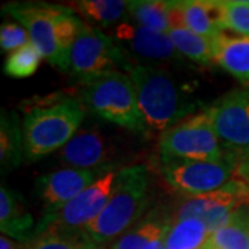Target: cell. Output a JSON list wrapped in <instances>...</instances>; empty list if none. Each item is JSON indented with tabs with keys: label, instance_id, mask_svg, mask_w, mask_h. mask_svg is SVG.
I'll return each instance as SVG.
<instances>
[{
	"label": "cell",
	"instance_id": "obj_34",
	"mask_svg": "<svg viewBox=\"0 0 249 249\" xmlns=\"http://www.w3.org/2000/svg\"><path fill=\"white\" fill-rule=\"evenodd\" d=\"M247 88H249V85H248V86H247Z\"/></svg>",
	"mask_w": 249,
	"mask_h": 249
},
{
	"label": "cell",
	"instance_id": "obj_11",
	"mask_svg": "<svg viewBox=\"0 0 249 249\" xmlns=\"http://www.w3.org/2000/svg\"><path fill=\"white\" fill-rule=\"evenodd\" d=\"M62 6L45 3H14L4 6V11L16 18L31 36L36 46L49 62L61 70V58L55 42V21Z\"/></svg>",
	"mask_w": 249,
	"mask_h": 249
},
{
	"label": "cell",
	"instance_id": "obj_12",
	"mask_svg": "<svg viewBox=\"0 0 249 249\" xmlns=\"http://www.w3.org/2000/svg\"><path fill=\"white\" fill-rule=\"evenodd\" d=\"M114 40L124 53L132 54L144 61H181V54L173 45L169 34L165 32H157L136 24L122 22L115 28Z\"/></svg>",
	"mask_w": 249,
	"mask_h": 249
},
{
	"label": "cell",
	"instance_id": "obj_28",
	"mask_svg": "<svg viewBox=\"0 0 249 249\" xmlns=\"http://www.w3.org/2000/svg\"><path fill=\"white\" fill-rule=\"evenodd\" d=\"M31 43L28 31L17 22H4L0 27V49L4 53H13Z\"/></svg>",
	"mask_w": 249,
	"mask_h": 249
},
{
	"label": "cell",
	"instance_id": "obj_8",
	"mask_svg": "<svg viewBox=\"0 0 249 249\" xmlns=\"http://www.w3.org/2000/svg\"><path fill=\"white\" fill-rule=\"evenodd\" d=\"M237 162L224 158L216 162L160 158V172L166 184L184 196H201L226 186L237 172Z\"/></svg>",
	"mask_w": 249,
	"mask_h": 249
},
{
	"label": "cell",
	"instance_id": "obj_31",
	"mask_svg": "<svg viewBox=\"0 0 249 249\" xmlns=\"http://www.w3.org/2000/svg\"><path fill=\"white\" fill-rule=\"evenodd\" d=\"M247 219H248V237H249V204L247 205Z\"/></svg>",
	"mask_w": 249,
	"mask_h": 249
},
{
	"label": "cell",
	"instance_id": "obj_7",
	"mask_svg": "<svg viewBox=\"0 0 249 249\" xmlns=\"http://www.w3.org/2000/svg\"><path fill=\"white\" fill-rule=\"evenodd\" d=\"M130 64L114 39L83 22L71 49L68 72L83 83L119 70L127 71Z\"/></svg>",
	"mask_w": 249,
	"mask_h": 249
},
{
	"label": "cell",
	"instance_id": "obj_30",
	"mask_svg": "<svg viewBox=\"0 0 249 249\" xmlns=\"http://www.w3.org/2000/svg\"><path fill=\"white\" fill-rule=\"evenodd\" d=\"M235 175H237V176H240V178H248L249 176V160H242L241 163H238Z\"/></svg>",
	"mask_w": 249,
	"mask_h": 249
},
{
	"label": "cell",
	"instance_id": "obj_29",
	"mask_svg": "<svg viewBox=\"0 0 249 249\" xmlns=\"http://www.w3.org/2000/svg\"><path fill=\"white\" fill-rule=\"evenodd\" d=\"M0 249H24V244L16 240H11L6 235H1L0 238Z\"/></svg>",
	"mask_w": 249,
	"mask_h": 249
},
{
	"label": "cell",
	"instance_id": "obj_19",
	"mask_svg": "<svg viewBox=\"0 0 249 249\" xmlns=\"http://www.w3.org/2000/svg\"><path fill=\"white\" fill-rule=\"evenodd\" d=\"M169 223V217L163 219L160 216H152L140 220L112 244L100 249H144L152 242L165 238Z\"/></svg>",
	"mask_w": 249,
	"mask_h": 249
},
{
	"label": "cell",
	"instance_id": "obj_6",
	"mask_svg": "<svg viewBox=\"0 0 249 249\" xmlns=\"http://www.w3.org/2000/svg\"><path fill=\"white\" fill-rule=\"evenodd\" d=\"M249 204V184L240 176L234 178L222 188L194 196H183L178 201L170 222L184 219H199L205 223L209 234L224 227L234 213Z\"/></svg>",
	"mask_w": 249,
	"mask_h": 249
},
{
	"label": "cell",
	"instance_id": "obj_20",
	"mask_svg": "<svg viewBox=\"0 0 249 249\" xmlns=\"http://www.w3.org/2000/svg\"><path fill=\"white\" fill-rule=\"evenodd\" d=\"M201 249H249L247 206L240 208L224 227L211 232Z\"/></svg>",
	"mask_w": 249,
	"mask_h": 249
},
{
	"label": "cell",
	"instance_id": "obj_14",
	"mask_svg": "<svg viewBox=\"0 0 249 249\" xmlns=\"http://www.w3.org/2000/svg\"><path fill=\"white\" fill-rule=\"evenodd\" d=\"M112 155L104 136L97 129L80 130L58 152V160L65 168L82 170H107Z\"/></svg>",
	"mask_w": 249,
	"mask_h": 249
},
{
	"label": "cell",
	"instance_id": "obj_24",
	"mask_svg": "<svg viewBox=\"0 0 249 249\" xmlns=\"http://www.w3.org/2000/svg\"><path fill=\"white\" fill-rule=\"evenodd\" d=\"M129 1L124 0H80L71 3V9L76 10L82 17L103 27L119 22L127 13Z\"/></svg>",
	"mask_w": 249,
	"mask_h": 249
},
{
	"label": "cell",
	"instance_id": "obj_17",
	"mask_svg": "<svg viewBox=\"0 0 249 249\" xmlns=\"http://www.w3.org/2000/svg\"><path fill=\"white\" fill-rule=\"evenodd\" d=\"M213 64L249 85V37L223 32L213 39Z\"/></svg>",
	"mask_w": 249,
	"mask_h": 249
},
{
	"label": "cell",
	"instance_id": "obj_15",
	"mask_svg": "<svg viewBox=\"0 0 249 249\" xmlns=\"http://www.w3.org/2000/svg\"><path fill=\"white\" fill-rule=\"evenodd\" d=\"M183 28L196 35L214 39L226 31L223 0H184L178 1Z\"/></svg>",
	"mask_w": 249,
	"mask_h": 249
},
{
	"label": "cell",
	"instance_id": "obj_16",
	"mask_svg": "<svg viewBox=\"0 0 249 249\" xmlns=\"http://www.w3.org/2000/svg\"><path fill=\"white\" fill-rule=\"evenodd\" d=\"M0 230L3 235L25 244L36 234L32 214L28 212L19 196L10 188L0 187Z\"/></svg>",
	"mask_w": 249,
	"mask_h": 249
},
{
	"label": "cell",
	"instance_id": "obj_13",
	"mask_svg": "<svg viewBox=\"0 0 249 249\" xmlns=\"http://www.w3.org/2000/svg\"><path fill=\"white\" fill-rule=\"evenodd\" d=\"M106 172L64 168L37 178V196L45 205L46 212H53L68 204L93 183H96Z\"/></svg>",
	"mask_w": 249,
	"mask_h": 249
},
{
	"label": "cell",
	"instance_id": "obj_18",
	"mask_svg": "<svg viewBox=\"0 0 249 249\" xmlns=\"http://www.w3.org/2000/svg\"><path fill=\"white\" fill-rule=\"evenodd\" d=\"M24 155L22 124L16 112L1 111L0 118V163L1 172L19 166Z\"/></svg>",
	"mask_w": 249,
	"mask_h": 249
},
{
	"label": "cell",
	"instance_id": "obj_2",
	"mask_svg": "<svg viewBox=\"0 0 249 249\" xmlns=\"http://www.w3.org/2000/svg\"><path fill=\"white\" fill-rule=\"evenodd\" d=\"M150 169L133 165L118 170L114 191L106 208L85 229L96 247L104 248L134 227L148 204Z\"/></svg>",
	"mask_w": 249,
	"mask_h": 249
},
{
	"label": "cell",
	"instance_id": "obj_3",
	"mask_svg": "<svg viewBox=\"0 0 249 249\" xmlns=\"http://www.w3.org/2000/svg\"><path fill=\"white\" fill-rule=\"evenodd\" d=\"M83 118L80 98L50 97L31 106L22 121L25 160H37L61 150L78 133Z\"/></svg>",
	"mask_w": 249,
	"mask_h": 249
},
{
	"label": "cell",
	"instance_id": "obj_33",
	"mask_svg": "<svg viewBox=\"0 0 249 249\" xmlns=\"http://www.w3.org/2000/svg\"><path fill=\"white\" fill-rule=\"evenodd\" d=\"M245 178V180H247V183L249 184V176H248V178Z\"/></svg>",
	"mask_w": 249,
	"mask_h": 249
},
{
	"label": "cell",
	"instance_id": "obj_21",
	"mask_svg": "<svg viewBox=\"0 0 249 249\" xmlns=\"http://www.w3.org/2000/svg\"><path fill=\"white\" fill-rule=\"evenodd\" d=\"M127 13L136 25L157 32L169 34L170 1L163 0H134L129 1Z\"/></svg>",
	"mask_w": 249,
	"mask_h": 249
},
{
	"label": "cell",
	"instance_id": "obj_26",
	"mask_svg": "<svg viewBox=\"0 0 249 249\" xmlns=\"http://www.w3.org/2000/svg\"><path fill=\"white\" fill-rule=\"evenodd\" d=\"M43 55L31 42L29 45L10 53L4 62V73L11 78H28L32 76L39 68Z\"/></svg>",
	"mask_w": 249,
	"mask_h": 249
},
{
	"label": "cell",
	"instance_id": "obj_1",
	"mask_svg": "<svg viewBox=\"0 0 249 249\" xmlns=\"http://www.w3.org/2000/svg\"><path fill=\"white\" fill-rule=\"evenodd\" d=\"M126 72L133 80L147 132L162 136L184 118L196 114L198 101L190 100L168 72L142 62H132Z\"/></svg>",
	"mask_w": 249,
	"mask_h": 249
},
{
	"label": "cell",
	"instance_id": "obj_4",
	"mask_svg": "<svg viewBox=\"0 0 249 249\" xmlns=\"http://www.w3.org/2000/svg\"><path fill=\"white\" fill-rule=\"evenodd\" d=\"M82 85L80 101L90 112L134 133H147L136 88L127 73L112 72Z\"/></svg>",
	"mask_w": 249,
	"mask_h": 249
},
{
	"label": "cell",
	"instance_id": "obj_5",
	"mask_svg": "<svg viewBox=\"0 0 249 249\" xmlns=\"http://www.w3.org/2000/svg\"><path fill=\"white\" fill-rule=\"evenodd\" d=\"M158 152L163 160L216 162L226 158L208 109L187 116L160 136Z\"/></svg>",
	"mask_w": 249,
	"mask_h": 249
},
{
	"label": "cell",
	"instance_id": "obj_22",
	"mask_svg": "<svg viewBox=\"0 0 249 249\" xmlns=\"http://www.w3.org/2000/svg\"><path fill=\"white\" fill-rule=\"evenodd\" d=\"M169 36L184 58L202 67L213 64V39L196 35L187 28H173L169 31Z\"/></svg>",
	"mask_w": 249,
	"mask_h": 249
},
{
	"label": "cell",
	"instance_id": "obj_32",
	"mask_svg": "<svg viewBox=\"0 0 249 249\" xmlns=\"http://www.w3.org/2000/svg\"><path fill=\"white\" fill-rule=\"evenodd\" d=\"M249 160V151L247 152V155H245V158H244V160ZM242 160H241V162H242ZM241 162H240V163H241Z\"/></svg>",
	"mask_w": 249,
	"mask_h": 249
},
{
	"label": "cell",
	"instance_id": "obj_25",
	"mask_svg": "<svg viewBox=\"0 0 249 249\" xmlns=\"http://www.w3.org/2000/svg\"><path fill=\"white\" fill-rule=\"evenodd\" d=\"M24 249H100L85 232L45 230L24 244Z\"/></svg>",
	"mask_w": 249,
	"mask_h": 249
},
{
	"label": "cell",
	"instance_id": "obj_23",
	"mask_svg": "<svg viewBox=\"0 0 249 249\" xmlns=\"http://www.w3.org/2000/svg\"><path fill=\"white\" fill-rule=\"evenodd\" d=\"M208 235L209 231L199 219L170 222L165 235V249H201Z\"/></svg>",
	"mask_w": 249,
	"mask_h": 249
},
{
	"label": "cell",
	"instance_id": "obj_27",
	"mask_svg": "<svg viewBox=\"0 0 249 249\" xmlns=\"http://www.w3.org/2000/svg\"><path fill=\"white\" fill-rule=\"evenodd\" d=\"M224 28L249 37V0H223Z\"/></svg>",
	"mask_w": 249,
	"mask_h": 249
},
{
	"label": "cell",
	"instance_id": "obj_10",
	"mask_svg": "<svg viewBox=\"0 0 249 249\" xmlns=\"http://www.w3.org/2000/svg\"><path fill=\"white\" fill-rule=\"evenodd\" d=\"M206 109L226 157L238 165L249 151V88L226 93Z\"/></svg>",
	"mask_w": 249,
	"mask_h": 249
},
{
	"label": "cell",
	"instance_id": "obj_9",
	"mask_svg": "<svg viewBox=\"0 0 249 249\" xmlns=\"http://www.w3.org/2000/svg\"><path fill=\"white\" fill-rule=\"evenodd\" d=\"M118 172L109 170L60 209L47 212L36 224V234L45 230L83 232L106 208L114 191ZM35 234V235H36Z\"/></svg>",
	"mask_w": 249,
	"mask_h": 249
}]
</instances>
